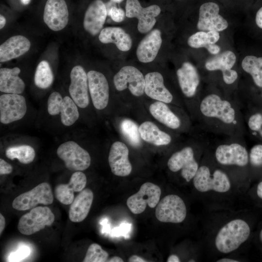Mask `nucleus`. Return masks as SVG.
<instances>
[{
  "instance_id": "1",
  "label": "nucleus",
  "mask_w": 262,
  "mask_h": 262,
  "mask_svg": "<svg viewBox=\"0 0 262 262\" xmlns=\"http://www.w3.org/2000/svg\"><path fill=\"white\" fill-rule=\"evenodd\" d=\"M194 118L199 129L214 135L245 136L243 113L237 98L215 92L200 95Z\"/></svg>"
},
{
  "instance_id": "2",
  "label": "nucleus",
  "mask_w": 262,
  "mask_h": 262,
  "mask_svg": "<svg viewBox=\"0 0 262 262\" xmlns=\"http://www.w3.org/2000/svg\"><path fill=\"white\" fill-rule=\"evenodd\" d=\"M208 149L218 164L226 167H245L249 164V151L244 136L214 135Z\"/></svg>"
},
{
  "instance_id": "3",
  "label": "nucleus",
  "mask_w": 262,
  "mask_h": 262,
  "mask_svg": "<svg viewBox=\"0 0 262 262\" xmlns=\"http://www.w3.org/2000/svg\"><path fill=\"white\" fill-rule=\"evenodd\" d=\"M207 134L200 130L192 145L184 146L175 151L168 160V169L173 172L180 171L181 177L187 182L193 180L199 166L196 152L205 150L208 147L209 138Z\"/></svg>"
},
{
  "instance_id": "4",
  "label": "nucleus",
  "mask_w": 262,
  "mask_h": 262,
  "mask_svg": "<svg viewBox=\"0 0 262 262\" xmlns=\"http://www.w3.org/2000/svg\"><path fill=\"white\" fill-rule=\"evenodd\" d=\"M250 231V228L246 221L241 219L232 220L218 231L215 246L222 253L234 251L248 239Z\"/></svg>"
},
{
  "instance_id": "5",
  "label": "nucleus",
  "mask_w": 262,
  "mask_h": 262,
  "mask_svg": "<svg viewBox=\"0 0 262 262\" xmlns=\"http://www.w3.org/2000/svg\"><path fill=\"white\" fill-rule=\"evenodd\" d=\"M193 182L195 188L202 193L213 191L224 193L231 187L229 178L225 171L205 164L199 165Z\"/></svg>"
},
{
  "instance_id": "6",
  "label": "nucleus",
  "mask_w": 262,
  "mask_h": 262,
  "mask_svg": "<svg viewBox=\"0 0 262 262\" xmlns=\"http://www.w3.org/2000/svg\"><path fill=\"white\" fill-rule=\"evenodd\" d=\"M48 114L57 118L65 127H70L79 119L80 109L69 95L63 96L58 91L49 95L46 103Z\"/></svg>"
},
{
  "instance_id": "7",
  "label": "nucleus",
  "mask_w": 262,
  "mask_h": 262,
  "mask_svg": "<svg viewBox=\"0 0 262 262\" xmlns=\"http://www.w3.org/2000/svg\"><path fill=\"white\" fill-rule=\"evenodd\" d=\"M56 153L69 170L82 171L90 165L91 156L89 152L76 141L69 140L63 142L57 147Z\"/></svg>"
},
{
  "instance_id": "8",
  "label": "nucleus",
  "mask_w": 262,
  "mask_h": 262,
  "mask_svg": "<svg viewBox=\"0 0 262 262\" xmlns=\"http://www.w3.org/2000/svg\"><path fill=\"white\" fill-rule=\"evenodd\" d=\"M54 219L55 216L49 207L38 206L20 217L17 229L21 233L30 235L43 229L46 226L51 225Z\"/></svg>"
},
{
  "instance_id": "9",
  "label": "nucleus",
  "mask_w": 262,
  "mask_h": 262,
  "mask_svg": "<svg viewBox=\"0 0 262 262\" xmlns=\"http://www.w3.org/2000/svg\"><path fill=\"white\" fill-rule=\"evenodd\" d=\"M27 112V104L21 94L3 93L0 96V122L9 125L23 119Z\"/></svg>"
},
{
  "instance_id": "10",
  "label": "nucleus",
  "mask_w": 262,
  "mask_h": 262,
  "mask_svg": "<svg viewBox=\"0 0 262 262\" xmlns=\"http://www.w3.org/2000/svg\"><path fill=\"white\" fill-rule=\"evenodd\" d=\"M187 209L184 202L179 196L168 195L159 201L156 206L155 216L162 222L180 223L186 218Z\"/></svg>"
},
{
  "instance_id": "11",
  "label": "nucleus",
  "mask_w": 262,
  "mask_h": 262,
  "mask_svg": "<svg viewBox=\"0 0 262 262\" xmlns=\"http://www.w3.org/2000/svg\"><path fill=\"white\" fill-rule=\"evenodd\" d=\"M53 201L51 187L48 183L44 182L15 198L12 206L18 211H25L33 209L39 204L50 205Z\"/></svg>"
},
{
  "instance_id": "12",
  "label": "nucleus",
  "mask_w": 262,
  "mask_h": 262,
  "mask_svg": "<svg viewBox=\"0 0 262 262\" xmlns=\"http://www.w3.org/2000/svg\"><path fill=\"white\" fill-rule=\"evenodd\" d=\"M125 10L127 17L138 20L137 29L142 33L150 32L156 24V17L161 11L157 5L143 7L138 0H127Z\"/></svg>"
},
{
  "instance_id": "13",
  "label": "nucleus",
  "mask_w": 262,
  "mask_h": 262,
  "mask_svg": "<svg viewBox=\"0 0 262 262\" xmlns=\"http://www.w3.org/2000/svg\"><path fill=\"white\" fill-rule=\"evenodd\" d=\"M161 188L150 182L143 184L139 191L130 196L127 200V205L134 214L142 213L147 205L150 208H155L160 201Z\"/></svg>"
},
{
  "instance_id": "14",
  "label": "nucleus",
  "mask_w": 262,
  "mask_h": 262,
  "mask_svg": "<svg viewBox=\"0 0 262 262\" xmlns=\"http://www.w3.org/2000/svg\"><path fill=\"white\" fill-rule=\"evenodd\" d=\"M114 84L119 91L128 88L131 93L140 97L145 93V79L142 73L135 67H122L114 77Z\"/></svg>"
},
{
  "instance_id": "15",
  "label": "nucleus",
  "mask_w": 262,
  "mask_h": 262,
  "mask_svg": "<svg viewBox=\"0 0 262 262\" xmlns=\"http://www.w3.org/2000/svg\"><path fill=\"white\" fill-rule=\"evenodd\" d=\"M176 74L179 86L184 97L193 99L196 112L199 98L197 94L200 83V77L197 68L191 63L185 62L177 69Z\"/></svg>"
},
{
  "instance_id": "16",
  "label": "nucleus",
  "mask_w": 262,
  "mask_h": 262,
  "mask_svg": "<svg viewBox=\"0 0 262 262\" xmlns=\"http://www.w3.org/2000/svg\"><path fill=\"white\" fill-rule=\"evenodd\" d=\"M68 93L79 109L88 107L90 98L87 75L81 66H74L70 71Z\"/></svg>"
},
{
  "instance_id": "17",
  "label": "nucleus",
  "mask_w": 262,
  "mask_h": 262,
  "mask_svg": "<svg viewBox=\"0 0 262 262\" xmlns=\"http://www.w3.org/2000/svg\"><path fill=\"white\" fill-rule=\"evenodd\" d=\"M236 61L235 54L230 50H226L209 59L205 62V67L209 71H221L224 83L230 85L238 78L237 71L232 69Z\"/></svg>"
},
{
  "instance_id": "18",
  "label": "nucleus",
  "mask_w": 262,
  "mask_h": 262,
  "mask_svg": "<svg viewBox=\"0 0 262 262\" xmlns=\"http://www.w3.org/2000/svg\"><path fill=\"white\" fill-rule=\"evenodd\" d=\"M88 89L94 108L98 111L105 109L109 100V86L104 75L96 70L87 73Z\"/></svg>"
},
{
  "instance_id": "19",
  "label": "nucleus",
  "mask_w": 262,
  "mask_h": 262,
  "mask_svg": "<svg viewBox=\"0 0 262 262\" xmlns=\"http://www.w3.org/2000/svg\"><path fill=\"white\" fill-rule=\"evenodd\" d=\"M218 4L208 2L202 4L199 8L197 28L200 31L221 32L228 27V21L220 15Z\"/></svg>"
},
{
  "instance_id": "20",
  "label": "nucleus",
  "mask_w": 262,
  "mask_h": 262,
  "mask_svg": "<svg viewBox=\"0 0 262 262\" xmlns=\"http://www.w3.org/2000/svg\"><path fill=\"white\" fill-rule=\"evenodd\" d=\"M69 13L65 0H47L44 10L43 20L53 31H59L67 25Z\"/></svg>"
},
{
  "instance_id": "21",
  "label": "nucleus",
  "mask_w": 262,
  "mask_h": 262,
  "mask_svg": "<svg viewBox=\"0 0 262 262\" xmlns=\"http://www.w3.org/2000/svg\"><path fill=\"white\" fill-rule=\"evenodd\" d=\"M129 153L128 147L122 142L116 141L111 145L108 162L111 171L115 175L126 177L131 172L132 165L129 159Z\"/></svg>"
},
{
  "instance_id": "22",
  "label": "nucleus",
  "mask_w": 262,
  "mask_h": 262,
  "mask_svg": "<svg viewBox=\"0 0 262 262\" xmlns=\"http://www.w3.org/2000/svg\"><path fill=\"white\" fill-rule=\"evenodd\" d=\"M107 15L106 6L101 0H94L87 8L83 21L85 30L95 36L100 33Z\"/></svg>"
},
{
  "instance_id": "23",
  "label": "nucleus",
  "mask_w": 262,
  "mask_h": 262,
  "mask_svg": "<svg viewBox=\"0 0 262 262\" xmlns=\"http://www.w3.org/2000/svg\"><path fill=\"white\" fill-rule=\"evenodd\" d=\"M145 93L152 99L167 104L173 102L174 96L164 84L163 75L158 72L148 73L145 76Z\"/></svg>"
},
{
  "instance_id": "24",
  "label": "nucleus",
  "mask_w": 262,
  "mask_h": 262,
  "mask_svg": "<svg viewBox=\"0 0 262 262\" xmlns=\"http://www.w3.org/2000/svg\"><path fill=\"white\" fill-rule=\"evenodd\" d=\"M87 182L86 176L82 171L74 172L67 184H61L55 188L56 199L65 205H70L74 199V192L83 190Z\"/></svg>"
},
{
  "instance_id": "25",
  "label": "nucleus",
  "mask_w": 262,
  "mask_h": 262,
  "mask_svg": "<svg viewBox=\"0 0 262 262\" xmlns=\"http://www.w3.org/2000/svg\"><path fill=\"white\" fill-rule=\"evenodd\" d=\"M162 43L161 31L157 29L152 30L138 44L136 49L138 60L144 63L153 61L158 54Z\"/></svg>"
},
{
  "instance_id": "26",
  "label": "nucleus",
  "mask_w": 262,
  "mask_h": 262,
  "mask_svg": "<svg viewBox=\"0 0 262 262\" xmlns=\"http://www.w3.org/2000/svg\"><path fill=\"white\" fill-rule=\"evenodd\" d=\"M29 40L23 35H17L9 38L0 46V61L5 62L18 57L30 48Z\"/></svg>"
},
{
  "instance_id": "27",
  "label": "nucleus",
  "mask_w": 262,
  "mask_h": 262,
  "mask_svg": "<svg viewBox=\"0 0 262 262\" xmlns=\"http://www.w3.org/2000/svg\"><path fill=\"white\" fill-rule=\"evenodd\" d=\"M94 198L91 190H82L74 198L71 203L68 212L70 220L73 222H81L84 220L88 214Z\"/></svg>"
},
{
  "instance_id": "28",
  "label": "nucleus",
  "mask_w": 262,
  "mask_h": 262,
  "mask_svg": "<svg viewBox=\"0 0 262 262\" xmlns=\"http://www.w3.org/2000/svg\"><path fill=\"white\" fill-rule=\"evenodd\" d=\"M19 67L0 68V91L3 93L21 94L25 90V83L19 76Z\"/></svg>"
},
{
  "instance_id": "29",
  "label": "nucleus",
  "mask_w": 262,
  "mask_h": 262,
  "mask_svg": "<svg viewBox=\"0 0 262 262\" xmlns=\"http://www.w3.org/2000/svg\"><path fill=\"white\" fill-rule=\"evenodd\" d=\"M149 111L154 118L166 127L172 130H178L181 128V119L167 103L155 101L149 106Z\"/></svg>"
},
{
  "instance_id": "30",
  "label": "nucleus",
  "mask_w": 262,
  "mask_h": 262,
  "mask_svg": "<svg viewBox=\"0 0 262 262\" xmlns=\"http://www.w3.org/2000/svg\"><path fill=\"white\" fill-rule=\"evenodd\" d=\"M98 39L104 44H115L117 48L122 51L129 50L132 46L131 36L118 27H107L102 29Z\"/></svg>"
},
{
  "instance_id": "31",
  "label": "nucleus",
  "mask_w": 262,
  "mask_h": 262,
  "mask_svg": "<svg viewBox=\"0 0 262 262\" xmlns=\"http://www.w3.org/2000/svg\"><path fill=\"white\" fill-rule=\"evenodd\" d=\"M138 129L141 138L148 143L155 146H166L172 141L170 134L161 130L151 121L143 122Z\"/></svg>"
},
{
  "instance_id": "32",
  "label": "nucleus",
  "mask_w": 262,
  "mask_h": 262,
  "mask_svg": "<svg viewBox=\"0 0 262 262\" xmlns=\"http://www.w3.org/2000/svg\"><path fill=\"white\" fill-rule=\"evenodd\" d=\"M241 66L250 77L254 89L262 88V55L246 56L242 61Z\"/></svg>"
},
{
  "instance_id": "33",
  "label": "nucleus",
  "mask_w": 262,
  "mask_h": 262,
  "mask_svg": "<svg viewBox=\"0 0 262 262\" xmlns=\"http://www.w3.org/2000/svg\"><path fill=\"white\" fill-rule=\"evenodd\" d=\"M5 156L11 160L16 159L22 164L32 163L36 156L34 147L27 143H16L8 146L5 150Z\"/></svg>"
},
{
  "instance_id": "34",
  "label": "nucleus",
  "mask_w": 262,
  "mask_h": 262,
  "mask_svg": "<svg viewBox=\"0 0 262 262\" xmlns=\"http://www.w3.org/2000/svg\"><path fill=\"white\" fill-rule=\"evenodd\" d=\"M243 116L246 132L262 142V108L246 109Z\"/></svg>"
},
{
  "instance_id": "35",
  "label": "nucleus",
  "mask_w": 262,
  "mask_h": 262,
  "mask_svg": "<svg viewBox=\"0 0 262 262\" xmlns=\"http://www.w3.org/2000/svg\"><path fill=\"white\" fill-rule=\"evenodd\" d=\"M220 38L217 31H199L190 36L187 40L188 45L191 48L198 49L205 48L215 44Z\"/></svg>"
},
{
  "instance_id": "36",
  "label": "nucleus",
  "mask_w": 262,
  "mask_h": 262,
  "mask_svg": "<svg viewBox=\"0 0 262 262\" xmlns=\"http://www.w3.org/2000/svg\"><path fill=\"white\" fill-rule=\"evenodd\" d=\"M54 76L49 63L45 60L37 65L34 75V82L39 88L46 89L53 83Z\"/></svg>"
},
{
  "instance_id": "37",
  "label": "nucleus",
  "mask_w": 262,
  "mask_h": 262,
  "mask_svg": "<svg viewBox=\"0 0 262 262\" xmlns=\"http://www.w3.org/2000/svg\"><path fill=\"white\" fill-rule=\"evenodd\" d=\"M121 131L131 145L138 147L140 144V135L137 125L132 120L125 119L120 124Z\"/></svg>"
},
{
  "instance_id": "38",
  "label": "nucleus",
  "mask_w": 262,
  "mask_h": 262,
  "mask_svg": "<svg viewBox=\"0 0 262 262\" xmlns=\"http://www.w3.org/2000/svg\"><path fill=\"white\" fill-rule=\"evenodd\" d=\"M109 257L108 252L96 243L90 245L87 250L83 262H105Z\"/></svg>"
},
{
  "instance_id": "39",
  "label": "nucleus",
  "mask_w": 262,
  "mask_h": 262,
  "mask_svg": "<svg viewBox=\"0 0 262 262\" xmlns=\"http://www.w3.org/2000/svg\"><path fill=\"white\" fill-rule=\"evenodd\" d=\"M238 101L242 110L244 108H262V88L255 89L246 98Z\"/></svg>"
},
{
  "instance_id": "40",
  "label": "nucleus",
  "mask_w": 262,
  "mask_h": 262,
  "mask_svg": "<svg viewBox=\"0 0 262 262\" xmlns=\"http://www.w3.org/2000/svg\"><path fill=\"white\" fill-rule=\"evenodd\" d=\"M249 164L254 167H262V143L251 147L249 151Z\"/></svg>"
},
{
  "instance_id": "41",
  "label": "nucleus",
  "mask_w": 262,
  "mask_h": 262,
  "mask_svg": "<svg viewBox=\"0 0 262 262\" xmlns=\"http://www.w3.org/2000/svg\"><path fill=\"white\" fill-rule=\"evenodd\" d=\"M30 254V249L26 246H20L9 257L10 262H19L27 257Z\"/></svg>"
},
{
  "instance_id": "42",
  "label": "nucleus",
  "mask_w": 262,
  "mask_h": 262,
  "mask_svg": "<svg viewBox=\"0 0 262 262\" xmlns=\"http://www.w3.org/2000/svg\"><path fill=\"white\" fill-rule=\"evenodd\" d=\"M107 15L111 16L113 21L121 22L124 19L126 14L121 8L112 6L107 10Z\"/></svg>"
},
{
  "instance_id": "43",
  "label": "nucleus",
  "mask_w": 262,
  "mask_h": 262,
  "mask_svg": "<svg viewBox=\"0 0 262 262\" xmlns=\"http://www.w3.org/2000/svg\"><path fill=\"white\" fill-rule=\"evenodd\" d=\"M13 170L12 165L2 158L0 159V175L11 174Z\"/></svg>"
},
{
  "instance_id": "44",
  "label": "nucleus",
  "mask_w": 262,
  "mask_h": 262,
  "mask_svg": "<svg viewBox=\"0 0 262 262\" xmlns=\"http://www.w3.org/2000/svg\"><path fill=\"white\" fill-rule=\"evenodd\" d=\"M254 21L255 27L262 32V6L256 12Z\"/></svg>"
},
{
  "instance_id": "45",
  "label": "nucleus",
  "mask_w": 262,
  "mask_h": 262,
  "mask_svg": "<svg viewBox=\"0 0 262 262\" xmlns=\"http://www.w3.org/2000/svg\"><path fill=\"white\" fill-rule=\"evenodd\" d=\"M206 49L209 52L213 55L217 54L220 51V47L215 44L210 45Z\"/></svg>"
},
{
  "instance_id": "46",
  "label": "nucleus",
  "mask_w": 262,
  "mask_h": 262,
  "mask_svg": "<svg viewBox=\"0 0 262 262\" xmlns=\"http://www.w3.org/2000/svg\"><path fill=\"white\" fill-rule=\"evenodd\" d=\"M128 262H147L146 260L143 258L137 256V255H132L128 259Z\"/></svg>"
},
{
  "instance_id": "47",
  "label": "nucleus",
  "mask_w": 262,
  "mask_h": 262,
  "mask_svg": "<svg viewBox=\"0 0 262 262\" xmlns=\"http://www.w3.org/2000/svg\"><path fill=\"white\" fill-rule=\"evenodd\" d=\"M5 227V219L1 213L0 214V234H1Z\"/></svg>"
},
{
  "instance_id": "48",
  "label": "nucleus",
  "mask_w": 262,
  "mask_h": 262,
  "mask_svg": "<svg viewBox=\"0 0 262 262\" xmlns=\"http://www.w3.org/2000/svg\"><path fill=\"white\" fill-rule=\"evenodd\" d=\"M258 196L262 199V180L258 184L256 190Z\"/></svg>"
},
{
  "instance_id": "49",
  "label": "nucleus",
  "mask_w": 262,
  "mask_h": 262,
  "mask_svg": "<svg viewBox=\"0 0 262 262\" xmlns=\"http://www.w3.org/2000/svg\"><path fill=\"white\" fill-rule=\"evenodd\" d=\"M167 262H180V260L178 256L176 255H171L168 257L166 261Z\"/></svg>"
},
{
  "instance_id": "50",
  "label": "nucleus",
  "mask_w": 262,
  "mask_h": 262,
  "mask_svg": "<svg viewBox=\"0 0 262 262\" xmlns=\"http://www.w3.org/2000/svg\"><path fill=\"white\" fill-rule=\"evenodd\" d=\"M108 262H123V260L120 257L118 256H114L111 258L108 259Z\"/></svg>"
},
{
  "instance_id": "51",
  "label": "nucleus",
  "mask_w": 262,
  "mask_h": 262,
  "mask_svg": "<svg viewBox=\"0 0 262 262\" xmlns=\"http://www.w3.org/2000/svg\"><path fill=\"white\" fill-rule=\"evenodd\" d=\"M217 262H239V261L230 258H222L217 261Z\"/></svg>"
},
{
  "instance_id": "52",
  "label": "nucleus",
  "mask_w": 262,
  "mask_h": 262,
  "mask_svg": "<svg viewBox=\"0 0 262 262\" xmlns=\"http://www.w3.org/2000/svg\"><path fill=\"white\" fill-rule=\"evenodd\" d=\"M5 23H6L5 18L3 15H0V29H2L4 27Z\"/></svg>"
},
{
  "instance_id": "53",
  "label": "nucleus",
  "mask_w": 262,
  "mask_h": 262,
  "mask_svg": "<svg viewBox=\"0 0 262 262\" xmlns=\"http://www.w3.org/2000/svg\"><path fill=\"white\" fill-rule=\"evenodd\" d=\"M21 3L24 5H27L30 3L31 0H20Z\"/></svg>"
},
{
  "instance_id": "54",
  "label": "nucleus",
  "mask_w": 262,
  "mask_h": 262,
  "mask_svg": "<svg viewBox=\"0 0 262 262\" xmlns=\"http://www.w3.org/2000/svg\"><path fill=\"white\" fill-rule=\"evenodd\" d=\"M111 0L112 2L119 3L123 1L124 0Z\"/></svg>"
},
{
  "instance_id": "55",
  "label": "nucleus",
  "mask_w": 262,
  "mask_h": 262,
  "mask_svg": "<svg viewBox=\"0 0 262 262\" xmlns=\"http://www.w3.org/2000/svg\"><path fill=\"white\" fill-rule=\"evenodd\" d=\"M260 239L261 240V242L262 243V229L260 232Z\"/></svg>"
}]
</instances>
